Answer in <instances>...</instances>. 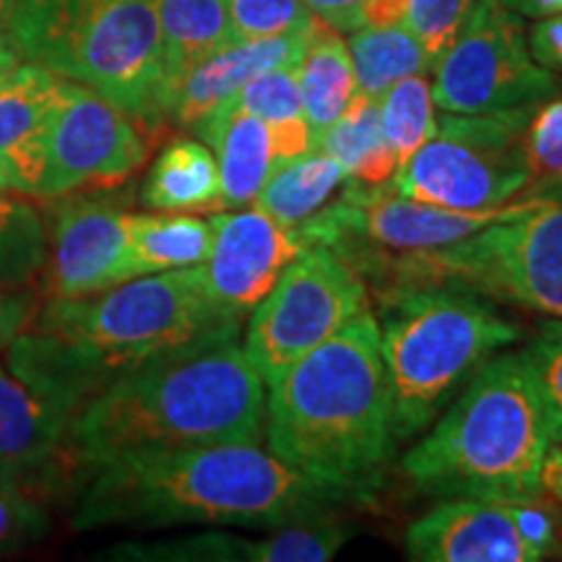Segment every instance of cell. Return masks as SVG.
I'll return each instance as SVG.
<instances>
[{
    "label": "cell",
    "mask_w": 562,
    "mask_h": 562,
    "mask_svg": "<svg viewBox=\"0 0 562 562\" xmlns=\"http://www.w3.org/2000/svg\"><path fill=\"white\" fill-rule=\"evenodd\" d=\"M195 136L214 149L220 165L222 211L250 206L277 170L269 125L224 102L195 128Z\"/></svg>",
    "instance_id": "19"
},
{
    "label": "cell",
    "mask_w": 562,
    "mask_h": 562,
    "mask_svg": "<svg viewBox=\"0 0 562 562\" xmlns=\"http://www.w3.org/2000/svg\"><path fill=\"white\" fill-rule=\"evenodd\" d=\"M211 224L214 245L203 266L209 290L229 318L243 323L307 245L297 229L281 227L258 206L214 211Z\"/></svg>",
    "instance_id": "15"
},
{
    "label": "cell",
    "mask_w": 562,
    "mask_h": 562,
    "mask_svg": "<svg viewBox=\"0 0 562 562\" xmlns=\"http://www.w3.org/2000/svg\"><path fill=\"white\" fill-rule=\"evenodd\" d=\"M227 102L232 108L261 117L266 125H279L294 121V117H305V112H302L297 66L263 70V74L250 79Z\"/></svg>",
    "instance_id": "32"
},
{
    "label": "cell",
    "mask_w": 562,
    "mask_h": 562,
    "mask_svg": "<svg viewBox=\"0 0 562 562\" xmlns=\"http://www.w3.org/2000/svg\"><path fill=\"white\" fill-rule=\"evenodd\" d=\"M409 0H362V26L406 24Z\"/></svg>",
    "instance_id": "39"
},
{
    "label": "cell",
    "mask_w": 562,
    "mask_h": 562,
    "mask_svg": "<svg viewBox=\"0 0 562 562\" xmlns=\"http://www.w3.org/2000/svg\"><path fill=\"white\" fill-rule=\"evenodd\" d=\"M261 539L235 537L229 531H201L193 533V537L172 539V542L115 547V550H110V558L167 562H261Z\"/></svg>",
    "instance_id": "30"
},
{
    "label": "cell",
    "mask_w": 562,
    "mask_h": 562,
    "mask_svg": "<svg viewBox=\"0 0 562 562\" xmlns=\"http://www.w3.org/2000/svg\"><path fill=\"white\" fill-rule=\"evenodd\" d=\"M55 484V476L0 463V558L40 542L50 531L47 495Z\"/></svg>",
    "instance_id": "28"
},
{
    "label": "cell",
    "mask_w": 562,
    "mask_h": 562,
    "mask_svg": "<svg viewBox=\"0 0 562 562\" xmlns=\"http://www.w3.org/2000/svg\"><path fill=\"white\" fill-rule=\"evenodd\" d=\"M91 393L45 336L34 328L19 334L0 362V463L60 480L70 422Z\"/></svg>",
    "instance_id": "12"
},
{
    "label": "cell",
    "mask_w": 562,
    "mask_h": 562,
    "mask_svg": "<svg viewBox=\"0 0 562 562\" xmlns=\"http://www.w3.org/2000/svg\"><path fill=\"white\" fill-rule=\"evenodd\" d=\"M315 149L339 161L349 182L357 186H385L396 172L389 140L381 123V102L357 91L339 121L315 144Z\"/></svg>",
    "instance_id": "24"
},
{
    "label": "cell",
    "mask_w": 562,
    "mask_h": 562,
    "mask_svg": "<svg viewBox=\"0 0 562 562\" xmlns=\"http://www.w3.org/2000/svg\"><path fill=\"white\" fill-rule=\"evenodd\" d=\"M263 430L273 456L344 501L381 487L398 440L370 307L269 385Z\"/></svg>",
    "instance_id": "3"
},
{
    "label": "cell",
    "mask_w": 562,
    "mask_h": 562,
    "mask_svg": "<svg viewBox=\"0 0 562 562\" xmlns=\"http://www.w3.org/2000/svg\"><path fill=\"white\" fill-rule=\"evenodd\" d=\"M378 102H381L385 140L396 157L398 170L438 133L432 83L427 81L425 74L406 76V79L393 83Z\"/></svg>",
    "instance_id": "29"
},
{
    "label": "cell",
    "mask_w": 562,
    "mask_h": 562,
    "mask_svg": "<svg viewBox=\"0 0 562 562\" xmlns=\"http://www.w3.org/2000/svg\"><path fill=\"white\" fill-rule=\"evenodd\" d=\"M529 159V195L562 199V100L552 97L529 115L524 131Z\"/></svg>",
    "instance_id": "31"
},
{
    "label": "cell",
    "mask_w": 562,
    "mask_h": 562,
    "mask_svg": "<svg viewBox=\"0 0 562 562\" xmlns=\"http://www.w3.org/2000/svg\"><path fill=\"white\" fill-rule=\"evenodd\" d=\"M521 357L542 396L552 440H562V318L544 323Z\"/></svg>",
    "instance_id": "33"
},
{
    "label": "cell",
    "mask_w": 562,
    "mask_h": 562,
    "mask_svg": "<svg viewBox=\"0 0 562 562\" xmlns=\"http://www.w3.org/2000/svg\"><path fill=\"white\" fill-rule=\"evenodd\" d=\"M406 558L419 562H537L505 503L448 497L406 529Z\"/></svg>",
    "instance_id": "16"
},
{
    "label": "cell",
    "mask_w": 562,
    "mask_h": 562,
    "mask_svg": "<svg viewBox=\"0 0 562 562\" xmlns=\"http://www.w3.org/2000/svg\"><path fill=\"white\" fill-rule=\"evenodd\" d=\"M297 74L302 112H305V121L311 125L315 144H318L323 133L331 128L341 112L347 110L351 97L360 91L341 32L323 24L321 19H313Z\"/></svg>",
    "instance_id": "22"
},
{
    "label": "cell",
    "mask_w": 562,
    "mask_h": 562,
    "mask_svg": "<svg viewBox=\"0 0 562 562\" xmlns=\"http://www.w3.org/2000/svg\"><path fill=\"white\" fill-rule=\"evenodd\" d=\"M50 201L45 292L87 297L128 281V193L123 186L58 195Z\"/></svg>",
    "instance_id": "14"
},
{
    "label": "cell",
    "mask_w": 562,
    "mask_h": 562,
    "mask_svg": "<svg viewBox=\"0 0 562 562\" xmlns=\"http://www.w3.org/2000/svg\"><path fill=\"white\" fill-rule=\"evenodd\" d=\"M435 284L467 286L529 313L562 318V199L533 195L510 220L448 248L389 258L368 277L378 305Z\"/></svg>",
    "instance_id": "8"
},
{
    "label": "cell",
    "mask_w": 562,
    "mask_h": 562,
    "mask_svg": "<svg viewBox=\"0 0 562 562\" xmlns=\"http://www.w3.org/2000/svg\"><path fill=\"white\" fill-rule=\"evenodd\" d=\"M560 83L531 58L524 16L503 0H474L435 63L432 100L448 115H501L552 100Z\"/></svg>",
    "instance_id": "10"
},
{
    "label": "cell",
    "mask_w": 562,
    "mask_h": 562,
    "mask_svg": "<svg viewBox=\"0 0 562 562\" xmlns=\"http://www.w3.org/2000/svg\"><path fill=\"white\" fill-rule=\"evenodd\" d=\"M9 9H11V0H0V13H5V16H9Z\"/></svg>",
    "instance_id": "43"
},
{
    "label": "cell",
    "mask_w": 562,
    "mask_h": 562,
    "mask_svg": "<svg viewBox=\"0 0 562 562\" xmlns=\"http://www.w3.org/2000/svg\"><path fill=\"white\" fill-rule=\"evenodd\" d=\"M305 5L336 32L362 30V0H305Z\"/></svg>",
    "instance_id": "38"
},
{
    "label": "cell",
    "mask_w": 562,
    "mask_h": 562,
    "mask_svg": "<svg viewBox=\"0 0 562 562\" xmlns=\"http://www.w3.org/2000/svg\"><path fill=\"white\" fill-rule=\"evenodd\" d=\"M550 442L542 396L521 351L490 357L438 425L404 456V474L440 501H531L542 495Z\"/></svg>",
    "instance_id": "4"
},
{
    "label": "cell",
    "mask_w": 562,
    "mask_h": 562,
    "mask_svg": "<svg viewBox=\"0 0 562 562\" xmlns=\"http://www.w3.org/2000/svg\"><path fill=\"white\" fill-rule=\"evenodd\" d=\"M474 0H409L406 26L422 42L427 55L438 63L442 53L451 47L456 34L472 11Z\"/></svg>",
    "instance_id": "35"
},
{
    "label": "cell",
    "mask_w": 562,
    "mask_h": 562,
    "mask_svg": "<svg viewBox=\"0 0 562 562\" xmlns=\"http://www.w3.org/2000/svg\"><path fill=\"white\" fill-rule=\"evenodd\" d=\"M21 58L94 89L146 131L165 117L159 0H11Z\"/></svg>",
    "instance_id": "5"
},
{
    "label": "cell",
    "mask_w": 562,
    "mask_h": 562,
    "mask_svg": "<svg viewBox=\"0 0 562 562\" xmlns=\"http://www.w3.org/2000/svg\"><path fill=\"white\" fill-rule=\"evenodd\" d=\"M344 497L307 480L261 442H209L128 453L89 469L76 531L131 526H277L328 516Z\"/></svg>",
    "instance_id": "1"
},
{
    "label": "cell",
    "mask_w": 562,
    "mask_h": 562,
    "mask_svg": "<svg viewBox=\"0 0 562 562\" xmlns=\"http://www.w3.org/2000/svg\"><path fill=\"white\" fill-rule=\"evenodd\" d=\"M503 3L526 19H544L562 13V0H503Z\"/></svg>",
    "instance_id": "41"
},
{
    "label": "cell",
    "mask_w": 562,
    "mask_h": 562,
    "mask_svg": "<svg viewBox=\"0 0 562 562\" xmlns=\"http://www.w3.org/2000/svg\"><path fill=\"white\" fill-rule=\"evenodd\" d=\"M237 40L279 37L307 30L313 21L305 0H224Z\"/></svg>",
    "instance_id": "34"
},
{
    "label": "cell",
    "mask_w": 562,
    "mask_h": 562,
    "mask_svg": "<svg viewBox=\"0 0 562 562\" xmlns=\"http://www.w3.org/2000/svg\"><path fill=\"white\" fill-rule=\"evenodd\" d=\"M3 74H5V70H3Z\"/></svg>",
    "instance_id": "44"
},
{
    "label": "cell",
    "mask_w": 562,
    "mask_h": 562,
    "mask_svg": "<svg viewBox=\"0 0 562 562\" xmlns=\"http://www.w3.org/2000/svg\"><path fill=\"white\" fill-rule=\"evenodd\" d=\"M266 383L237 334L206 336L110 378L70 422L68 469L87 474L128 453L261 442Z\"/></svg>",
    "instance_id": "2"
},
{
    "label": "cell",
    "mask_w": 562,
    "mask_h": 562,
    "mask_svg": "<svg viewBox=\"0 0 562 562\" xmlns=\"http://www.w3.org/2000/svg\"><path fill=\"white\" fill-rule=\"evenodd\" d=\"M214 245V224L182 211L128 216V256L125 277L201 266Z\"/></svg>",
    "instance_id": "23"
},
{
    "label": "cell",
    "mask_w": 562,
    "mask_h": 562,
    "mask_svg": "<svg viewBox=\"0 0 562 562\" xmlns=\"http://www.w3.org/2000/svg\"><path fill=\"white\" fill-rule=\"evenodd\" d=\"M40 307V292L30 290V286H16V290H3L0 286V351L32 326Z\"/></svg>",
    "instance_id": "36"
},
{
    "label": "cell",
    "mask_w": 562,
    "mask_h": 562,
    "mask_svg": "<svg viewBox=\"0 0 562 562\" xmlns=\"http://www.w3.org/2000/svg\"><path fill=\"white\" fill-rule=\"evenodd\" d=\"M542 492L562 503V440H552L542 461Z\"/></svg>",
    "instance_id": "40"
},
{
    "label": "cell",
    "mask_w": 562,
    "mask_h": 562,
    "mask_svg": "<svg viewBox=\"0 0 562 562\" xmlns=\"http://www.w3.org/2000/svg\"><path fill=\"white\" fill-rule=\"evenodd\" d=\"M144 125L83 83H63L47 133V172L40 199L117 188L149 159Z\"/></svg>",
    "instance_id": "13"
},
{
    "label": "cell",
    "mask_w": 562,
    "mask_h": 562,
    "mask_svg": "<svg viewBox=\"0 0 562 562\" xmlns=\"http://www.w3.org/2000/svg\"><path fill=\"white\" fill-rule=\"evenodd\" d=\"M66 79L32 60L0 74V167L13 191L40 199L47 133Z\"/></svg>",
    "instance_id": "17"
},
{
    "label": "cell",
    "mask_w": 562,
    "mask_h": 562,
    "mask_svg": "<svg viewBox=\"0 0 562 562\" xmlns=\"http://www.w3.org/2000/svg\"><path fill=\"white\" fill-rule=\"evenodd\" d=\"M526 37H529L531 58L552 74L554 70L562 74V13L537 19Z\"/></svg>",
    "instance_id": "37"
},
{
    "label": "cell",
    "mask_w": 562,
    "mask_h": 562,
    "mask_svg": "<svg viewBox=\"0 0 562 562\" xmlns=\"http://www.w3.org/2000/svg\"><path fill=\"white\" fill-rule=\"evenodd\" d=\"M344 182H347V172L339 161L313 149L277 167L266 180L263 191L258 193L256 206L277 220L281 227L297 229L331 203Z\"/></svg>",
    "instance_id": "25"
},
{
    "label": "cell",
    "mask_w": 562,
    "mask_h": 562,
    "mask_svg": "<svg viewBox=\"0 0 562 562\" xmlns=\"http://www.w3.org/2000/svg\"><path fill=\"white\" fill-rule=\"evenodd\" d=\"M307 34H311V26L279 34V37L235 40L232 45L222 47L220 53L211 55L182 79L172 94L170 108H167V121L195 133L211 112L220 110L258 74L281 66H300Z\"/></svg>",
    "instance_id": "18"
},
{
    "label": "cell",
    "mask_w": 562,
    "mask_h": 562,
    "mask_svg": "<svg viewBox=\"0 0 562 562\" xmlns=\"http://www.w3.org/2000/svg\"><path fill=\"white\" fill-rule=\"evenodd\" d=\"M21 60H24V58H21L16 42H13V37H11L9 19H5V13H0V74L13 68Z\"/></svg>",
    "instance_id": "42"
},
{
    "label": "cell",
    "mask_w": 562,
    "mask_h": 562,
    "mask_svg": "<svg viewBox=\"0 0 562 562\" xmlns=\"http://www.w3.org/2000/svg\"><path fill=\"white\" fill-rule=\"evenodd\" d=\"M347 47L357 89L372 100H381L393 83L406 76L427 74L435 68V60L406 24L362 26L349 34Z\"/></svg>",
    "instance_id": "26"
},
{
    "label": "cell",
    "mask_w": 562,
    "mask_h": 562,
    "mask_svg": "<svg viewBox=\"0 0 562 562\" xmlns=\"http://www.w3.org/2000/svg\"><path fill=\"white\" fill-rule=\"evenodd\" d=\"M533 110L501 115L446 112L438 133L393 172V191L463 211L497 209L521 193L529 195L524 131Z\"/></svg>",
    "instance_id": "9"
},
{
    "label": "cell",
    "mask_w": 562,
    "mask_h": 562,
    "mask_svg": "<svg viewBox=\"0 0 562 562\" xmlns=\"http://www.w3.org/2000/svg\"><path fill=\"white\" fill-rule=\"evenodd\" d=\"M381 355L391 389L393 435L409 440L495 351L521 339L484 294L435 284L381 305Z\"/></svg>",
    "instance_id": "7"
},
{
    "label": "cell",
    "mask_w": 562,
    "mask_h": 562,
    "mask_svg": "<svg viewBox=\"0 0 562 562\" xmlns=\"http://www.w3.org/2000/svg\"><path fill=\"white\" fill-rule=\"evenodd\" d=\"M368 311V284L339 252L305 248L252 307L245 357L266 385Z\"/></svg>",
    "instance_id": "11"
},
{
    "label": "cell",
    "mask_w": 562,
    "mask_h": 562,
    "mask_svg": "<svg viewBox=\"0 0 562 562\" xmlns=\"http://www.w3.org/2000/svg\"><path fill=\"white\" fill-rule=\"evenodd\" d=\"M140 203L151 211L182 214L222 211L220 165L206 140L172 138L146 172Z\"/></svg>",
    "instance_id": "20"
},
{
    "label": "cell",
    "mask_w": 562,
    "mask_h": 562,
    "mask_svg": "<svg viewBox=\"0 0 562 562\" xmlns=\"http://www.w3.org/2000/svg\"><path fill=\"white\" fill-rule=\"evenodd\" d=\"M47 227L30 195L13 191L0 167V286H30L45 271Z\"/></svg>",
    "instance_id": "27"
},
{
    "label": "cell",
    "mask_w": 562,
    "mask_h": 562,
    "mask_svg": "<svg viewBox=\"0 0 562 562\" xmlns=\"http://www.w3.org/2000/svg\"><path fill=\"white\" fill-rule=\"evenodd\" d=\"M30 328L50 334L97 385L188 344L240 334L209 290L206 269L146 273L87 297H47Z\"/></svg>",
    "instance_id": "6"
},
{
    "label": "cell",
    "mask_w": 562,
    "mask_h": 562,
    "mask_svg": "<svg viewBox=\"0 0 562 562\" xmlns=\"http://www.w3.org/2000/svg\"><path fill=\"white\" fill-rule=\"evenodd\" d=\"M165 117L172 94L195 66L235 42L224 0H159Z\"/></svg>",
    "instance_id": "21"
}]
</instances>
